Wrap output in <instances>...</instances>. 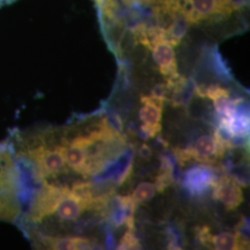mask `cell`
<instances>
[{
    "mask_svg": "<svg viewBox=\"0 0 250 250\" xmlns=\"http://www.w3.org/2000/svg\"><path fill=\"white\" fill-rule=\"evenodd\" d=\"M32 187L6 139L0 142V222L17 224Z\"/></svg>",
    "mask_w": 250,
    "mask_h": 250,
    "instance_id": "obj_1",
    "label": "cell"
},
{
    "mask_svg": "<svg viewBox=\"0 0 250 250\" xmlns=\"http://www.w3.org/2000/svg\"><path fill=\"white\" fill-rule=\"evenodd\" d=\"M192 159L207 165L217 164L224 157L226 146L215 131L214 134H201L188 147Z\"/></svg>",
    "mask_w": 250,
    "mask_h": 250,
    "instance_id": "obj_2",
    "label": "cell"
},
{
    "mask_svg": "<svg viewBox=\"0 0 250 250\" xmlns=\"http://www.w3.org/2000/svg\"><path fill=\"white\" fill-rule=\"evenodd\" d=\"M188 15L191 23L213 17H224L235 8L226 0H188Z\"/></svg>",
    "mask_w": 250,
    "mask_h": 250,
    "instance_id": "obj_3",
    "label": "cell"
},
{
    "mask_svg": "<svg viewBox=\"0 0 250 250\" xmlns=\"http://www.w3.org/2000/svg\"><path fill=\"white\" fill-rule=\"evenodd\" d=\"M212 197L221 202L227 210L236 209L244 201L241 185L232 175L226 172L217 180Z\"/></svg>",
    "mask_w": 250,
    "mask_h": 250,
    "instance_id": "obj_4",
    "label": "cell"
},
{
    "mask_svg": "<svg viewBox=\"0 0 250 250\" xmlns=\"http://www.w3.org/2000/svg\"><path fill=\"white\" fill-rule=\"evenodd\" d=\"M214 170L207 165H199L188 170L184 179V185L188 191L195 196H201L217 183Z\"/></svg>",
    "mask_w": 250,
    "mask_h": 250,
    "instance_id": "obj_5",
    "label": "cell"
},
{
    "mask_svg": "<svg viewBox=\"0 0 250 250\" xmlns=\"http://www.w3.org/2000/svg\"><path fill=\"white\" fill-rule=\"evenodd\" d=\"M152 56L162 75L167 78L178 76L177 63L173 46L167 40H161L152 45Z\"/></svg>",
    "mask_w": 250,
    "mask_h": 250,
    "instance_id": "obj_6",
    "label": "cell"
},
{
    "mask_svg": "<svg viewBox=\"0 0 250 250\" xmlns=\"http://www.w3.org/2000/svg\"><path fill=\"white\" fill-rule=\"evenodd\" d=\"M140 100L143 103V106L139 110V118L144 124L154 125L161 123L165 100L150 95H143Z\"/></svg>",
    "mask_w": 250,
    "mask_h": 250,
    "instance_id": "obj_7",
    "label": "cell"
},
{
    "mask_svg": "<svg viewBox=\"0 0 250 250\" xmlns=\"http://www.w3.org/2000/svg\"><path fill=\"white\" fill-rule=\"evenodd\" d=\"M247 239L239 232H221L211 236L210 249L217 250H245Z\"/></svg>",
    "mask_w": 250,
    "mask_h": 250,
    "instance_id": "obj_8",
    "label": "cell"
},
{
    "mask_svg": "<svg viewBox=\"0 0 250 250\" xmlns=\"http://www.w3.org/2000/svg\"><path fill=\"white\" fill-rule=\"evenodd\" d=\"M156 193V187L151 182H141L139 183L134 190L132 194V199L136 204L143 203L149 201L153 197H155Z\"/></svg>",
    "mask_w": 250,
    "mask_h": 250,
    "instance_id": "obj_9",
    "label": "cell"
},
{
    "mask_svg": "<svg viewBox=\"0 0 250 250\" xmlns=\"http://www.w3.org/2000/svg\"><path fill=\"white\" fill-rule=\"evenodd\" d=\"M140 247L141 245L139 244L138 239L135 237L134 231L127 229V231L121 238L118 250H138L141 249Z\"/></svg>",
    "mask_w": 250,
    "mask_h": 250,
    "instance_id": "obj_10",
    "label": "cell"
},
{
    "mask_svg": "<svg viewBox=\"0 0 250 250\" xmlns=\"http://www.w3.org/2000/svg\"><path fill=\"white\" fill-rule=\"evenodd\" d=\"M151 147L147 144H142L138 148V157L145 161H148L149 159H151Z\"/></svg>",
    "mask_w": 250,
    "mask_h": 250,
    "instance_id": "obj_11",
    "label": "cell"
}]
</instances>
